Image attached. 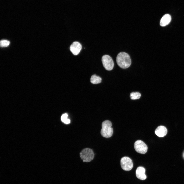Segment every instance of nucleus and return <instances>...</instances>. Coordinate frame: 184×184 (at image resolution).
Returning a JSON list of instances; mask_svg holds the SVG:
<instances>
[{
  "label": "nucleus",
  "mask_w": 184,
  "mask_h": 184,
  "mask_svg": "<svg viewBox=\"0 0 184 184\" xmlns=\"http://www.w3.org/2000/svg\"><path fill=\"white\" fill-rule=\"evenodd\" d=\"M118 66L123 69L129 67L131 64L130 57L128 54L124 52H121L117 55L116 59Z\"/></svg>",
  "instance_id": "nucleus-1"
},
{
  "label": "nucleus",
  "mask_w": 184,
  "mask_h": 184,
  "mask_svg": "<svg viewBox=\"0 0 184 184\" xmlns=\"http://www.w3.org/2000/svg\"><path fill=\"white\" fill-rule=\"evenodd\" d=\"M112 125L111 122L109 120H105L102 123L101 134L103 137L108 138L112 136L113 130Z\"/></svg>",
  "instance_id": "nucleus-2"
},
{
  "label": "nucleus",
  "mask_w": 184,
  "mask_h": 184,
  "mask_svg": "<svg viewBox=\"0 0 184 184\" xmlns=\"http://www.w3.org/2000/svg\"><path fill=\"white\" fill-rule=\"evenodd\" d=\"M80 156L83 162H89L93 160L94 154L91 149L86 148L80 152Z\"/></svg>",
  "instance_id": "nucleus-3"
},
{
  "label": "nucleus",
  "mask_w": 184,
  "mask_h": 184,
  "mask_svg": "<svg viewBox=\"0 0 184 184\" xmlns=\"http://www.w3.org/2000/svg\"><path fill=\"white\" fill-rule=\"evenodd\" d=\"M102 61L103 66L106 70H112L114 66V63L112 58L108 55H104L102 57Z\"/></svg>",
  "instance_id": "nucleus-4"
},
{
  "label": "nucleus",
  "mask_w": 184,
  "mask_h": 184,
  "mask_svg": "<svg viewBox=\"0 0 184 184\" xmlns=\"http://www.w3.org/2000/svg\"><path fill=\"white\" fill-rule=\"evenodd\" d=\"M120 164L122 169L126 171H129L133 167V163L131 159L129 157H124L121 159Z\"/></svg>",
  "instance_id": "nucleus-5"
},
{
  "label": "nucleus",
  "mask_w": 184,
  "mask_h": 184,
  "mask_svg": "<svg viewBox=\"0 0 184 184\" xmlns=\"http://www.w3.org/2000/svg\"><path fill=\"white\" fill-rule=\"evenodd\" d=\"M134 148L137 152L142 154L146 153L148 149L147 146L146 144L141 140L136 141L134 144Z\"/></svg>",
  "instance_id": "nucleus-6"
},
{
  "label": "nucleus",
  "mask_w": 184,
  "mask_h": 184,
  "mask_svg": "<svg viewBox=\"0 0 184 184\" xmlns=\"http://www.w3.org/2000/svg\"><path fill=\"white\" fill-rule=\"evenodd\" d=\"M82 46L80 43L77 41L73 42L70 47V51L74 55H78L82 49Z\"/></svg>",
  "instance_id": "nucleus-7"
},
{
  "label": "nucleus",
  "mask_w": 184,
  "mask_h": 184,
  "mask_svg": "<svg viewBox=\"0 0 184 184\" xmlns=\"http://www.w3.org/2000/svg\"><path fill=\"white\" fill-rule=\"evenodd\" d=\"M145 170L143 167L140 166L138 167L136 169V177L139 179L143 180L146 178V176L145 175Z\"/></svg>",
  "instance_id": "nucleus-8"
},
{
  "label": "nucleus",
  "mask_w": 184,
  "mask_h": 184,
  "mask_svg": "<svg viewBox=\"0 0 184 184\" xmlns=\"http://www.w3.org/2000/svg\"><path fill=\"white\" fill-rule=\"evenodd\" d=\"M167 132L166 128L163 126H160L157 127L155 131L156 135L159 137H162L165 136Z\"/></svg>",
  "instance_id": "nucleus-9"
},
{
  "label": "nucleus",
  "mask_w": 184,
  "mask_h": 184,
  "mask_svg": "<svg viewBox=\"0 0 184 184\" xmlns=\"http://www.w3.org/2000/svg\"><path fill=\"white\" fill-rule=\"evenodd\" d=\"M171 16L169 14H166L164 15L162 18L160 25L162 26H165L169 24L171 21Z\"/></svg>",
  "instance_id": "nucleus-10"
},
{
  "label": "nucleus",
  "mask_w": 184,
  "mask_h": 184,
  "mask_svg": "<svg viewBox=\"0 0 184 184\" xmlns=\"http://www.w3.org/2000/svg\"><path fill=\"white\" fill-rule=\"evenodd\" d=\"M102 79L100 77L94 74L92 75L90 78V82L93 84H96L100 83Z\"/></svg>",
  "instance_id": "nucleus-11"
},
{
  "label": "nucleus",
  "mask_w": 184,
  "mask_h": 184,
  "mask_svg": "<svg viewBox=\"0 0 184 184\" xmlns=\"http://www.w3.org/2000/svg\"><path fill=\"white\" fill-rule=\"evenodd\" d=\"M61 120L64 123L68 124L70 123V120L68 118V114L66 113L63 114L61 116Z\"/></svg>",
  "instance_id": "nucleus-12"
},
{
  "label": "nucleus",
  "mask_w": 184,
  "mask_h": 184,
  "mask_svg": "<svg viewBox=\"0 0 184 184\" xmlns=\"http://www.w3.org/2000/svg\"><path fill=\"white\" fill-rule=\"evenodd\" d=\"M141 96L140 93L138 92H133L130 94V97L132 100L139 99Z\"/></svg>",
  "instance_id": "nucleus-13"
},
{
  "label": "nucleus",
  "mask_w": 184,
  "mask_h": 184,
  "mask_svg": "<svg viewBox=\"0 0 184 184\" xmlns=\"http://www.w3.org/2000/svg\"><path fill=\"white\" fill-rule=\"evenodd\" d=\"M10 42L6 40H2L1 41L0 45L2 47H6L8 46L10 44Z\"/></svg>",
  "instance_id": "nucleus-14"
},
{
  "label": "nucleus",
  "mask_w": 184,
  "mask_h": 184,
  "mask_svg": "<svg viewBox=\"0 0 184 184\" xmlns=\"http://www.w3.org/2000/svg\"><path fill=\"white\" fill-rule=\"evenodd\" d=\"M183 157H184V153H183Z\"/></svg>",
  "instance_id": "nucleus-15"
}]
</instances>
